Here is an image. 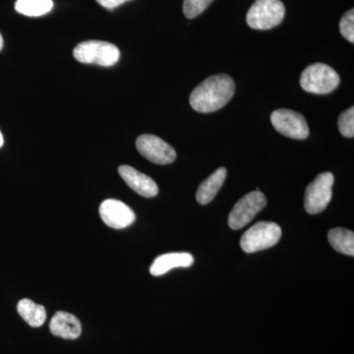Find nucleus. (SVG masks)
<instances>
[{
    "mask_svg": "<svg viewBox=\"0 0 354 354\" xmlns=\"http://www.w3.org/2000/svg\"><path fill=\"white\" fill-rule=\"evenodd\" d=\"M234 88V81L227 74L208 77L191 93L190 106L198 113H214L232 100Z\"/></svg>",
    "mask_w": 354,
    "mask_h": 354,
    "instance_id": "nucleus-1",
    "label": "nucleus"
},
{
    "mask_svg": "<svg viewBox=\"0 0 354 354\" xmlns=\"http://www.w3.org/2000/svg\"><path fill=\"white\" fill-rule=\"evenodd\" d=\"M339 82V74L324 64L309 65L300 77V86L305 92L316 95L329 94L337 88Z\"/></svg>",
    "mask_w": 354,
    "mask_h": 354,
    "instance_id": "nucleus-2",
    "label": "nucleus"
},
{
    "mask_svg": "<svg viewBox=\"0 0 354 354\" xmlns=\"http://www.w3.org/2000/svg\"><path fill=\"white\" fill-rule=\"evenodd\" d=\"M73 55L81 64L111 67L120 60V51L113 44L102 41H87L77 44Z\"/></svg>",
    "mask_w": 354,
    "mask_h": 354,
    "instance_id": "nucleus-3",
    "label": "nucleus"
},
{
    "mask_svg": "<svg viewBox=\"0 0 354 354\" xmlns=\"http://www.w3.org/2000/svg\"><path fill=\"white\" fill-rule=\"evenodd\" d=\"M285 14L281 0H256L247 12L246 22L254 30H270L281 24Z\"/></svg>",
    "mask_w": 354,
    "mask_h": 354,
    "instance_id": "nucleus-4",
    "label": "nucleus"
},
{
    "mask_svg": "<svg viewBox=\"0 0 354 354\" xmlns=\"http://www.w3.org/2000/svg\"><path fill=\"white\" fill-rule=\"evenodd\" d=\"M281 237V228L276 223L260 221L242 235L241 246L246 253H255L276 245Z\"/></svg>",
    "mask_w": 354,
    "mask_h": 354,
    "instance_id": "nucleus-5",
    "label": "nucleus"
},
{
    "mask_svg": "<svg viewBox=\"0 0 354 354\" xmlns=\"http://www.w3.org/2000/svg\"><path fill=\"white\" fill-rule=\"evenodd\" d=\"M335 177L332 172H323L307 186L305 191L304 208L310 215L322 213L333 197Z\"/></svg>",
    "mask_w": 354,
    "mask_h": 354,
    "instance_id": "nucleus-6",
    "label": "nucleus"
},
{
    "mask_svg": "<svg viewBox=\"0 0 354 354\" xmlns=\"http://www.w3.org/2000/svg\"><path fill=\"white\" fill-rule=\"evenodd\" d=\"M267 205V199L259 189L242 197L235 204L228 216V225L232 230H241L260 213Z\"/></svg>",
    "mask_w": 354,
    "mask_h": 354,
    "instance_id": "nucleus-7",
    "label": "nucleus"
},
{
    "mask_svg": "<svg viewBox=\"0 0 354 354\" xmlns=\"http://www.w3.org/2000/svg\"><path fill=\"white\" fill-rule=\"evenodd\" d=\"M272 124L274 129L286 137L304 140L309 136L308 123L302 114L291 109H276L271 114Z\"/></svg>",
    "mask_w": 354,
    "mask_h": 354,
    "instance_id": "nucleus-8",
    "label": "nucleus"
},
{
    "mask_svg": "<svg viewBox=\"0 0 354 354\" xmlns=\"http://www.w3.org/2000/svg\"><path fill=\"white\" fill-rule=\"evenodd\" d=\"M136 147L139 153L153 164L169 165L176 158V150L156 135H141L136 140Z\"/></svg>",
    "mask_w": 354,
    "mask_h": 354,
    "instance_id": "nucleus-9",
    "label": "nucleus"
},
{
    "mask_svg": "<svg viewBox=\"0 0 354 354\" xmlns=\"http://www.w3.org/2000/svg\"><path fill=\"white\" fill-rule=\"evenodd\" d=\"M100 216L108 227L115 230L129 227L136 220V216L130 207L114 199H108L102 203Z\"/></svg>",
    "mask_w": 354,
    "mask_h": 354,
    "instance_id": "nucleus-10",
    "label": "nucleus"
},
{
    "mask_svg": "<svg viewBox=\"0 0 354 354\" xmlns=\"http://www.w3.org/2000/svg\"><path fill=\"white\" fill-rule=\"evenodd\" d=\"M118 172L127 185L141 196L152 198L158 194V187L153 179L137 171L134 167L121 165Z\"/></svg>",
    "mask_w": 354,
    "mask_h": 354,
    "instance_id": "nucleus-11",
    "label": "nucleus"
},
{
    "mask_svg": "<svg viewBox=\"0 0 354 354\" xmlns=\"http://www.w3.org/2000/svg\"><path fill=\"white\" fill-rule=\"evenodd\" d=\"M51 334L65 339H76L82 333V326L77 317L67 312L59 311L51 318Z\"/></svg>",
    "mask_w": 354,
    "mask_h": 354,
    "instance_id": "nucleus-12",
    "label": "nucleus"
},
{
    "mask_svg": "<svg viewBox=\"0 0 354 354\" xmlns=\"http://www.w3.org/2000/svg\"><path fill=\"white\" fill-rule=\"evenodd\" d=\"M194 264V258L190 253H169L156 258L150 268L153 277L167 274L176 268H189Z\"/></svg>",
    "mask_w": 354,
    "mask_h": 354,
    "instance_id": "nucleus-13",
    "label": "nucleus"
},
{
    "mask_svg": "<svg viewBox=\"0 0 354 354\" xmlns=\"http://www.w3.org/2000/svg\"><path fill=\"white\" fill-rule=\"evenodd\" d=\"M225 177H227V169L225 167H220L206 180L203 181L197 190V202L201 205H207L213 201L225 183Z\"/></svg>",
    "mask_w": 354,
    "mask_h": 354,
    "instance_id": "nucleus-14",
    "label": "nucleus"
},
{
    "mask_svg": "<svg viewBox=\"0 0 354 354\" xmlns=\"http://www.w3.org/2000/svg\"><path fill=\"white\" fill-rule=\"evenodd\" d=\"M17 311L31 327L39 328L46 322V312L43 305L35 304L28 298L20 300L17 305Z\"/></svg>",
    "mask_w": 354,
    "mask_h": 354,
    "instance_id": "nucleus-15",
    "label": "nucleus"
},
{
    "mask_svg": "<svg viewBox=\"0 0 354 354\" xmlns=\"http://www.w3.org/2000/svg\"><path fill=\"white\" fill-rule=\"evenodd\" d=\"M330 245L337 252L344 255L354 256V234L346 228H333L328 234Z\"/></svg>",
    "mask_w": 354,
    "mask_h": 354,
    "instance_id": "nucleus-16",
    "label": "nucleus"
},
{
    "mask_svg": "<svg viewBox=\"0 0 354 354\" xmlns=\"http://www.w3.org/2000/svg\"><path fill=\"white\" fill-rule=\"evenodd\" d=\"M53 0H17L15 10L28 17H39L50 12Z\"/></svg>",
    "mask_w": 354,
    "mask_h": 354,
    "instance_id": "nucleus-17",
    "label": "nucleus"
},
{
    "mask_svg": "<svg viewBox=\"0 0 354 354\" xmlns=\"http://www.w3.org/2000/svg\"><path fill=\"white\" fill-rule=\"evenodd\" d=\"M214 0H184L183 13L188 19H193L204 12Z\"/></svg>",
    "mask_w": 354,
    "mask_h": 354,
    "instance_id": "nucleus-18",
    "label": "nucleus"
},
{
    "mask_svg": "<svg viewBox=\"0 0 354 354\" xmlns=\"http://www.w3.org/2000/svg\"><path fill=\"white\" fill-rule=\"evenodd\" d=\"M337 127L342 136L353 138L354 136V108L351 106L339 115Z\"/></svg>",
    "mask_w": 354,
    "mask_h": 354,
    "instance_id": "nucleus-19",
    "label": "nucleus"
},
{
    "mask_svg": "<svg viewBox=\"0 0 354 354\" xmlns=\"http://www.w3.org/2000/svg\"><path fill=\"white\" fill-rule=\"evenodd\" d=\"M339 32L351 43H354V10L348 11L339 22Z\"/></svg>",
    "mask_w": 354,
    "mask_h": 354,
    "instance_id": "nucleus-20",
    "label": "nucleus"
},
{
    "mask_svg": "<svg viewBox=\"0 0 354 354\" xmlns=\"http://www.w3.org/2000/svg\"><path fill=\"white\" fill-rule=\"evenodd\" d=\"M130 1V0H97L100 6L104 8L109 9V10H113L116 7L122 6L125 2Z\"/></svg>",
    "mask_w": 354,
    "mask_h": 354,
    "instance_id": "nucleus-21",
    "label": "nucleus"
},
{
    "mask_svg": "<svg viewBox=\"0 0 354 354\" xmlns=\"http://www.w3.org/2000/svg\"><path fill=\"white\" fill-rule=\"evenodd\" d=\"M3 38H2L1 34H0V51L3 48Z\"/></svg>",
    "mask_w": 354,
    "mask_h": 354,
    "instance_id": "nucleus-22",
    "label": "nucleus"
},
{
    "mask_svg": "<svg viewBox=\"0 0 354 354\" xmlns=\"http://www.w3.org/2000/svg\"><path fill=\"white\" fill-rule=\"evenodd\" d=\"M3 144H4L3 136H2V133L0 132V148H1L2 146H3Z\"/></svg>",
    "mask_w": 354,
    "mask_h": 354,
    "instance_id": "nucleus-23",
    "label": "nucleus"
}]
</instances>
